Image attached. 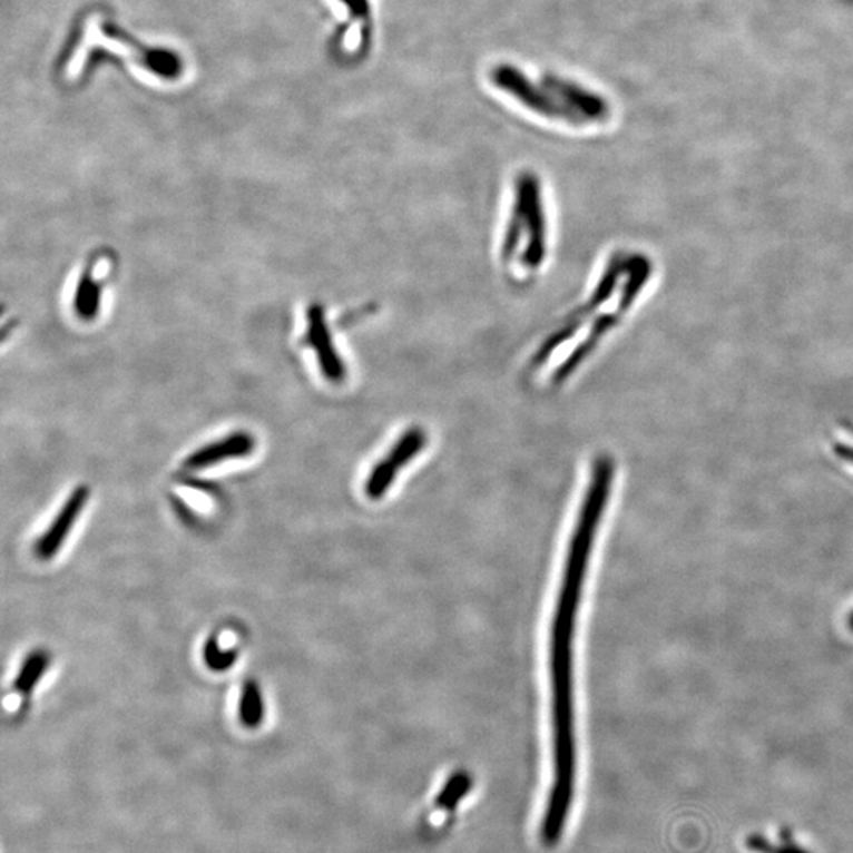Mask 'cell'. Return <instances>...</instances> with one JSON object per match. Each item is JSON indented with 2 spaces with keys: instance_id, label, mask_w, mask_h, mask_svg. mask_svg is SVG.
<instances>
[{
  "instance_id": "6da1fadb",
  "label": "cell",
  "mask_w": 853,
  "mask_h": 853,
  "mask_svg": "<svg viewBox=\"0 0 853 853\" xmlns=\"http://www.w3.org/2000/svg\"><path fill=\"white\" fill-rule=\"evenodd\" d=\"M655 275L648 253L630 247L610 252L579 305L535 350L530 375L553 389L568 384L636 312Z\"/></svg>"
},
{
  "instance_id": "7a4b0ae2",
  "label": "cell",
  "mask_w": 853,
  "mask_h": 853,
  "mask_svg": "<svg viewBox=\"0 0 853 853\" xmlns=\"http://www.w3.org/2000/svg\"><path fill=\"white\" fill-rule=\"evenodd\" d=\"M601 517L591 511L577 514L566 555L565 571L550 634V693H552V788L546 814L568 821L576 792L577 747L573 723V637L585 576Z\"/></svg>"
},
{
  "instance_id": "3957f363",
  "label": "cell",
  "mask_w": 853,
  "mask_h": 853,
  "mask_svg": "<svg viewBox=\"0 0 853 853\" xmlns=\"http://www.w3.org/2000/svg\"><path fill=\"white\" fill-rule=\"evenodd\" d=\"M497 263L509 282L530 285L541 277L552 253V222L541 177L522 171L512 184L497 237Z\"/></svg>"
},
{
  "instance_id": "277c9868",
  "label": "cell",
  "mask_w": 853,
  "mask_h": 853,
  "mask_svg": "<svg viewBox=\"0 0 853 853\" xmlns=\"http://www.w3.org/2000/svg\"><path fill=\"white\" fill-rule=\"evenodd\" d=\"M109 55L127 59L135 66L145 68L161 78H175L179 75L180 62L166 49L147 48L127 36L116 22L101 13L88 14L79 26L78 33L71 41L63 60L62 75L67 79L81 77L88 62L96 56Z\"/></svg>"
},
{
  "instance_id": "5b68a950",
  "label": "cell",
  "mask_w": 853,
  "mask_h": 853,
  "mask_svg": "<svg viewBox=\"0 0 853 853\" xmlns=\"http://www.w3.org/2000/svg\"><path fill=\"white\" fill-rule=\"evenodd\" d=\"M492 81L497 88L514 97L524 108L538 112L539 116L547 119L561 120V122L571 124V126H585L588 120L579 112L569 108L565 101L553 96L550 90L539 88L531 82L519 68L501 63L492 70Z\"/></svg>"
},
{
  "instance_id": "8992f818",
  "label": "cell",
  "mask_w": 853,
  "mask_h": 853,
  "mask_svg": "<svg viewBox=\"0 0 853 853\" xmlns=\"http://www.w3.org/2000/svg\"><path fill=\"white\" fill-rule=\"evenodd\" d=\"M426 441H429V433L425 432L424 426L418 424L408 425L399 433L384 452L383 459L372 467L365 479L364 492L370 500H380L384 497L403 467L410 465L424 451Z\"/></svg>"
},
{
  "instance_id": "52a82bcc",
  "label": "cell",
  "mask_w": 853,
  "mask_h": 853,
  "mask_svg": "<svg viewBox=\"0 0 853 853\" xmlns=\"http://www.w3.org/2000/svg\"><path fill=\"white\" fill-rule=\"evenodd\" d=\"M304 343L315 353L321 373L330 383L342 384L346 380L345 361L340 356L331 327L327 326L326 312L321 304H313L307 311V331Z\"/></svg>"
},
{
  "instance_id": "ba28073f",
  "label": "cell",
  "mask_w": 853,
  "mask_h": 853,
  "mask_svg": "<svg viewBox=\"0 0 853 853\" xmlns=\"http://www.w3.org/2000/svg\"><path fill=\"white\" fill-rule=\"evenodd\" d=\"M89 497L90 490L86 486H79L71 492L66 503L60 508L58 516L55 517L47 531L37 539L36 546H33V553L39 560H52L62 549L63 542L67 541L68 536L73 530L79 516L85 511Z\"/></svg>"
},
{
  "instance_id": "9c48e42d",
  "label": "cell",
  "mask_w": 853,
  "mask_h": 853,
  "mask_svg": "<svg viewBox=\"0 0 853 853\" xmlns=\"http://www.w3.org/2000/svg\"><path fill=\"white\" fill-rule=\"evenodd\" d=\"M543 88L550 90L553 96L565 101L569 108L579 112L585 119L590 122H604L609 119L610 105L606 98L599 96V94L591 92V90L582 88L577 82L569 81L558 77V75L546 73L541 79Z\"/></svg>"
},
{
  "instance_id": "30bf717a",
  "label": "cell",
  "mask_w": 853,
  "mask_h": 853,
  "mask_svg": "<svg viewBox=\"0 0 853 853\" xmlns=\"http://www.w3.org/2000/svg\"><path fill=\"white\" fill-rule=\"evenodd\" d=\"M256 440L252 433L234 432L232 435L220 438L196 449L185 459L184 468L187 470H206V468L218 465L226 460L244 459L255 451Z\"/></svg>"
},
{
  "instance_id": "8fae6325",
  "label": "cell",
  "mask_w": 853,
  "mask_h": 853,
  "mask_svg": "<svg viewBox=\"0 0 853 853\" xmlns=\"http://www.w3.org/2000/svg\"><path fill=\"white\" fill-rule=\"evenodd\" d=\"M101 297H104V292H101L100 283L94 277V266L90 263L79 277L77 290H75L73 308L78 318L82 321L96 320L100 313Z\"/></svg>"
},
{
  "instance_id": "7c38bea8",
  "label": "cell",
  "mask_w": 853,
  "mask_h": 853,
  "mask_svg": "<svg viewBox=\"0 0 853 853\" xmlns=\"http://www.w3.org/2000/svg\"><path fill=\"white\" fill-rule=\"evenodd\" d=\"M264 716H266V708H264L263 690L256 679H247L241 690L237 718L245 728L253 731L262 726Z\"/></svg>"
},
{
  "instance_id": "4fadbf2b",
  "label": "cell",
  "mask_w": 853,
  "mask_h": 853,
  "mask_svg": "<svg viewBox=\"0 0 853 853\" xmlns=\"http://www.w3.org/2000/svg\"><path fill=\"white\" fill-rule=\"evenodd\" d=\"M51 656L45 650L30 651L22 660L20 671L13 682V688L17 693L29 694L39 685L40 679L47 674Z\"/></svg>"
},
{
  "instance_id": "5bb4252c",
  "label": "cell",
  "mask_w": 853,
  "mask_h": 853,
  "mask_svg": "<svg viewBox=\"0 0 853 853\" xmlns=\"http://www.w3.org/2000/svg\"><path fill=\"white\" fill-rule=\"evenodd\" d=\"M781 841L783 844H773L762 834L753 833L746 837V847L754 853H810L794 843L787 830L781 834Z\"/></svg>"
},
{
  "instance_id": "9a60e30c",
  "label": "cell",
  "mask_w": 853,
  "mask_h": 853,
  "mask_svg": "<svg viewBox=\"0 0 853 853\" xmlns=\"http://www.w3.org/2000/svg\"><path fill=\"white\" fill-rule=\"evenodd\" d=\"M204 663L213 671H225L232 669L237 659V653L233 650H222L217 637L213 636L204 645Z\"/></svg>"
},
{
  "instance_id": "2e32d148",
  "label": "cell",
  "mask_w": 853,
  "mask_h": 853,
  "mask_svg": "<svg viewBox=\"0 0 853 853\" xmlns=\"http://www.w3.org/2000/svg\"><path fill=\"white\" fill-rule=\"evenodd\" d=\"M351 13L353 21L369 22L370 3L369 0H342Z\"/></svg>"
},
{
  "instance_id": "e0dca14e",
  "label": "cell",
  "mask_w": 853,
  "mask_h": 853,
  "mask_svg": "<svg viewBox=\"0 0 853 853\" xmlns=\"http://www.w3.org/2000/svg\"><path fill=\"white\" fill-rule=\"evenodd\" d=\"M833 451L837 459H841L843 462L851 463V465H853V444L837 443L834 444Z\"/></svg>"
},
{
  "instance_id": "ac0fdd59",
  "label": "cell",
  "mask_w": 853,
  "mask_h": 853,
  "mask_svg": "<svg viewBox=\"0 0 853 853\" xmlns=\"http://www.w3.org/2000/svg\"><path fill=\"white\" fill-rule=\"evenodd\" d=\"M849 626H851V629L853 630V611L851 618H849Z\"/></svg>"
}]
</instances>
